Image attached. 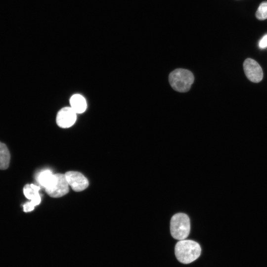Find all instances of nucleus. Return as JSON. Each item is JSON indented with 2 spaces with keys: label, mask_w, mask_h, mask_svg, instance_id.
Listing matches in <instances>:
<instances>
[{
  "label": "nucleus",
  "mask_w": 267,
  "mask_h": 267,
  "mask_svg": "<svg viewBox=\"0 0 267 267\" xmlns=\"http://www.w3.org/2000/svg\"><path fill=\"white\" fill-rule=\"evenodd\" d=\"M201 248L197 242L191 240H181L175 246V253L177 260L184 264L196 260L200 255Z\"/></svg>",
  "instance_id": "f257e3e1"
},
{
  "label": "nucleus",
  "mask_w": 267,
  "mask_h": 267,
  "mask_svg": "<svg viewBox=\"0 0 267 267\" xmlns=\"http://www.w3.org/2000/svg\"><path fill=\"white\" fill-rule=\"evenodd\" d=\"M194 77L191 71L178 68L170 73L169 81L172 88L179 92H186L191 88Z\"/></svg>",
  "instance_id": "f03ea898"
},
{
  "label": "nucleus",
  "mask_w": 267,
  "mask_h": 267,
  "mask_svg": "<svg viewBox=\"0 0 267 267\" xmlns=\"http://www.w3.org/2000/svg\"><path fill=\"white\" fill-rule=\"evenodd\" d=\"M190 230L189 217L183 213L175 214L170 221V232L172 237L177 240L185 239Z\"/></svg>",
  "instance_id": "7ed1b4c3"
},
{
  "label": "nucleus",
  "mask_w": 267,
  "mask_h": 267,
  "mask_svg": "<svg viewBox=\"0 0 267 267\" xmlns=\"http://www.w3.org/2000/svg\"><path fill=\"white\" fill-rule=\"evenodd\" d=\"M69 184L65 174H56L44 188L47 194L51 197L58 198L66 194L69 191Z\"/></svg>",
  "instance_id": "20e7f679"
},
{
  "label": "nucleus",
  "mask_w": 267,
  "mask_h": 267,
  "mask_svg": "<svg viewBox=\"0 0 267 267\" xmlns=\"http://www.w3.org/2000/svg\"><path fill=\"white\" fill-rule=\"evenodd\" d=\"M40 187L34 184H26L23 188V193L25 197L31 200L30 202L25 203L23 205V211L25 212H31L34 209L36 206L38 205L41 201L39 193Z\"/></svg>",
  "instance_id": "39448f33"
},
{
  "label": "nucleus",
  "mask_w": 267,
  "mask_h": 267,
  "mask_svg": "<svg viewBox=\"0 0 267 267\" xmlns=\"http://www.w3.org/2000/svg\"><path fill=\"white\" fill-rule=\"evenodd\" d=\"M243 69L247 78L251 82L259 83L263 78V72L259 63L251 58H247L243 63Z\"/></svg>",
  "instance_id": "423d86ee"
},
{
  "label": "nucleus",
  "mask_w": 267,
  "mask_h": 267,
  "mask_svg": "<svg viewBox=\"0 0 267 267\" xmlns=\"http://www.w3.org/2000/svg\"><path fill=\"white\" fill-rule=\"evenodd\" d=\"M77 114L70 106L64 107L61 108L57 114L56 124L61 128H69L75 123Z\"/></svg>",
  "instance_id": "0eeeda50"
},
{
  "label": "nucleus",
  "mask_w": 267,
  "mask_h": 267,
  "mask_svg": "<svg viewBox=\"0 0 267 267\" xmlns=\"http://www.w3.org/2000/svg\"><path fill=\"white\" fill-rule=\"evenodd\" d=\"M65 175L69 185L75 191H83L89 186L88 179L80 172L68 171Z\"/></svg>",
  "instance_id": "6e6552de"
},
{
  "label": "nucleus",
  "mask_w": 267,
  "mask_h": 267,
  "mask_svg": "<svg viewBox=\"0 0 267 267\" xmlns=\"http://www.w3.org/2000/svg\"><path fill=\"white\" fill-rule=\"evenodd\" d=\"M70 104V107L77 114L84 113L87 107L86 99L79 94H74L71 97Z\"/></svg>",
  "instance_id": "1a4fd4ad"
},
{
  "label": "nucleus",
  "mask_w": 267,
  "mask_h": 267,
  "mask_svg": "<svg viewBox=\"0 0 267 267\" xmlns=\"http://www.w3.org/2000/svg\"><path fill=\"white\" fill-rule=\"evenodd\" d=\"M10 155L5 144L0 142V169H6L9 164Z\"/></svg>",
  "instance_id": "9d476101"
},
{
  "label": "nucleus",
  "mask_w": 267,
  "mask_h": 267,
  "mask_svg": "<svg viewBox=\"0 0 267 267\" xmlns=\"http://www.w3.org/2000/svg\"><path fill=\"white\" fill-rule=\"evenodd\" d=\"M53 174L49 170H44L41 172L38 175L37 180L39 183L45 188L52 178Z\"/></svg>",
  "instance_id": "9b49d317"
},
{
  "label": "nucleus",
  "mask_w": 267,
  "mask_h": 267,
  "mask_svg": "<svg viewBox=\"0 0 267 267\" xmlns=\"http://www.w3.org/2000/svg\"><path fill=\"white\" fill-rule=\"evenodd\" d=\"M256 16L260 20L267 18V1H263L260 4L256 11Z\"/></svg>",
  "instance_id": "f8f14e48"
},
{
  "label": "nucleus",
  "mask_w": 267,
  "mask_h": 267,
  "mask_svg": "<svg viewBox=\"0 0 267 267\" xmlns=\"http://www.w3.org/2000/svg\"><path fill=\"white\" fill-rule=\"evenodd\" d=\"M259 45L262 49L267 47V34L265 35L260 40Z\"/></svg>",
  "instance_id": "ddd939ff"
}]
</instances>
